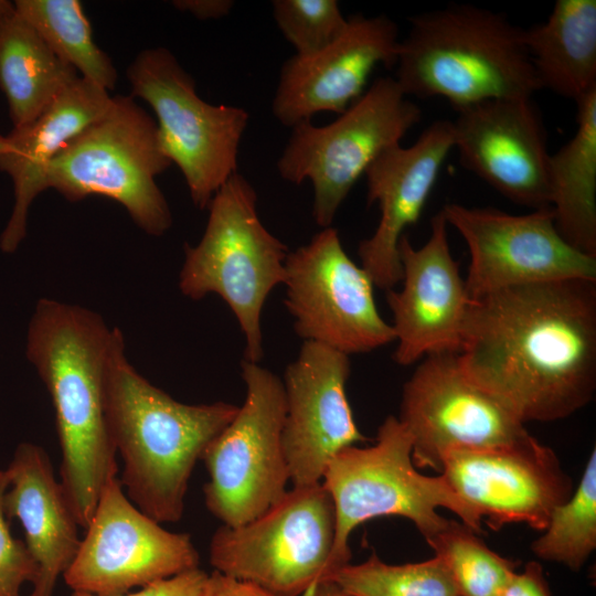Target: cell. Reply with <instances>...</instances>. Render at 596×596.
I'll use <instances>...</instances> for the list:
<instances>
[{"mask_svg": "<svg viewBox=\"0 0 596 596\" xmlns=\"http://www.w3.org/2000/svg\"><path fill=\"white\" fill-rule=\"evenodd\" d=\"M6 471L9 478L6 515L21 523L24 543L38 565L29 596H53L58 577L78 551L81 526L43 447L20 443Z\"/></svg>", "mask_w": 596, "mask_h": 596, "instance_id": "7402d4cb", "label": "cell"}, {"mask_svg": "<svg viewBox=\"0 0 596 596\" xmlns=\"http://www.w3.org/2000/svg\"><path fill=\"white\" fill-rule=\"evenodd\" d=\"M451 149V121L436 120L414 143L386 149L366 169V202L376 203L381 215L374 233L360 242L358 255L377 288L387 291L401 283L398 242L421 217Z\"/></svg>", "mask_w": 596, "mask_h": 596, "instance_id": "44dd1931", "label": "cell"}, {"mask_svg": "<svg viewBox=\"0 0 596 596\" xmlns=\"http://www.w3.org/2000/svg\"><path fill=\"white\" fill-rule=\"evenodd\" d=\"M576 105L575 135L550 155V207L564 240L596 256V89Z\"/></svg>", "mask_w": 596, "mask_h": 596, "instance_id": "d4e9b609", "label": "cell"}, {"mask_svg": "<svg viewBox=\"0 0 596 596\" xmlns=\"http://www.w3.org/2000/svg\"><path fill=\"white\" fill-rule=\"evenodd\" d=\"M350 372L349 355L311 341H304L285 370L281 438L295 487L321 482L338 451L366 440L347 398Z\"/></svg>", "mask_w": 596, "mask_h": 596, "instance_id": "d6986e66", "label": "cell"}, {"mask_svg": "<svg viewBox=\"0 0 596 596\" xmlns=\"http://www.w3.org/2000/svg\"><path fill=\"white\" fill-rule=\"evenodd\" d=\"M274 20L297 55H311L336 41L347 29L336 0H274Z\"/></svg>", "mask_w": 596, "mask_h": 596, "instance_id": "4dcf8cb0", "label": "cell"}, {"mask_svg": "<svg viewBox=\"0 0 596 596\" xmlns=\"http://www.w3.org/2000/svg\"><path fill=\"white\" fill-rule=\"evenodd\" d=\"M8 487V473L0 469V596H21L22 586L35 582L38 565L24 541L10 532L4 510Z\"/></svg>", "mask_w": 596, "mask_h": 596, "instance_id": "1f68e13d", "label": "cell"}, {"mask_svg": "<svg viewBox=\"0 0 596 596\" xmlns=\"http://www.w3.org/2000/svg\"><path fill=\"white\" fill-rule=\"evenodd\" d=\"M334 536V505L322 483L292 486L255 519L216 529L209 560L273 596H300L328 581Z\"/></svg>", "mask_w": 596, "mask_h": 596, "instance_id": "9c48e42d", "label": "cell"}, {"mask_svg": "<svg viewBox=\"0 0 596 596\" xmlns=\"http://www.w3.org/2000/svg\"><path fill=\"white\" fill-rule=\"evenodd\" d=\"M400 422L412 437L416 468L441 472L447 454L517 446L533 436L524 423L462 372L458 353L425 356L403 386Z\"/></svg>", "mask_w": 596, "mask_h": 596, "instance_id": "4fadbf2b", "label": "cell"}, {"mask_svg": "<svg viewBox=\"0 0 596 596\" xmlns=\"http://www.w3.org/2000/svg\"><path fill=\"white\" fill-rule=\"evenodd\" d=\"M302 596H344L337 584L332 581L318 583Z\"/></svg>", "mask_w": 596, "mask_h": 596, "instance_id": "8d00e7d4", "label": "cell"}, {"mask_svg": "<svg viewBox=\"0 0 596 596\" xmlns=\"http://www.w3.org/2000/svg\"><path fill=\"white\" fill-rule=\"evenodd\" d=\"M232 0H174L172 6L188 12L199 20L220 19L227 15L234 7Z\"/></svg>", "mask_w": 596, "mask_h": 596, "instance_id": "d590c367", "label": "cell"}, {"mask_svg": "<svg viewBox=\"0 0 596 596\" xmlns=\"http://www.w3.org/2000/svg\"><path fill=\"white\" fill-rule=\"evenodd\" d=\"M328 581L334 582L344 596H460L436 556L393 565L372 554L363 563L342 566Z\"/></svg>", "mask_w": 596, "mask_h": 596, "instance_id": "f546056e", "label": "cell"}, {"mask_svg": "<svg viewBox=\"0 0 596 596\" xmlns=\"http://www.w3.org/2000/svg\"><path fill=\"white\" fill-rule=\"evenodd\" d=\"M421 118V107L394 77L376 78L334 121L316 126L304 120L291 127L277 171L294 184L310 180L312 217L322 228L332 226L359 178L383 151L400 145Z\"/></svg>", "mask_w": 596, "mask_h": 596, "instance_id": "ba28073f", "label": "cell"}, {"mask_svg": "<svg viewBox=\"0 0 596 596\" xmlns=\"http://www.w3.org/2000/svg\"><path fill=\"white\" fill-rule=\"evenodd\" d=\"M245 398L232 422L210 443L202 460L207 510L226 526L244 524L275 504L290 481L283 447V380L242 360Z\"/></svg>", "mask_w": 596, "mask_h": 596, "instance_id": "8fae6325", "label": "cell"}, {"mask_svg": "<svg viewBox=\"0 0 596 596\" xmlns=\"http://www.w3.org/2000/svg\"><path fill=\"white\" fill-rule=\"evenodd\" d=\"M540 89L575 103L596 89V1L557 0L543 23L523 29Z\"/></svg>", "mask_w": 596, "mask_h": 596, "instance_id": "cb8c5ba5", "label": "cell"}, {"mask_svg": "<svg viewBox=\"0 0 596 596\" xmlns=\"http://www.w3.org/2000/svg\"><path fill=\"white\" fill-rule=\"evenodd\" d=\"M127 78L131 96L152 108L162 148L183 174L192 202L207 209L237 172L247 110L203 100L193 77L166 47L141 51L128 66Z\"/></svg>", "mask_w": 596, "mask_h": 596, "instance_id": "30bf717a", "label": "cell"}, {"mask_svg": "<svg viewBox=\"0 0 596 596\" xmlns=\"http://www.w3.org/2000/svg\"><path fill=\"white\" fill-rule=\"evenodd\" d=\"M400 41L396 23L386 15L348 18L347 29L331 44L285 61L273 115L291 128L318 113L342 114L364 93L376 66H395Z\"/></svg>", "mask_w": 596, "mask_h": 596, "instance_id": "ffe728a7", "label": "cell"}, {"mask_svg": "<svg viewBox=\"0 0 596 596\" xmlns=\"http://www.w3.org/2000/svg\"><path fill=\"white\" fill-rule=\"evenodd\" d=\"M207 209L200 242L184 246L179 289L193 300L219 295L244 336V360L259 363L262 311L274 288L285 283L288 248L262 223L256 191L238 172L219 189Z\"/></svg>", "mask_w": 596, "mask_h": 596, "instance_id": "5b68a950", "label": "cell"}, {"mask_svg": "<svg viewBox=\"0 0 596 596\" xmlns=\"http://www.w3.org/2000/svg\"><path fill=\"white\" fill-rule=\"evenodd\" d=\"M209 574L199 568L149 584L134 593L113 596H202ZM71 596H102L73 590Z\"/></svg>", "mask_w": 596, "mask_h": 596, "instance_id": "d6a6232c", "label": "cell"}, {"mask_svg": "<svg viewBox=\"0 0 596 596\" xmlns=\"http://www.w3.org/2000/svg\"><path fill=\"white\" fill-rule=\"evenodd\" d=\"M440 475L492 530L525 523L542 532L552 511L574 491L555 453L535 438L517 446L450 451Z\"/></svg>", "mask_w": 596, "mask_h": 596, "instance_id": "2e32d148", "label": "cell"}, {"mask_svg": "<svg viewBox=\"0 0 596 596\" xmlns=\"http://www.w3.org/2000/svg\"><path fill=\"white\" fill-rule=\"evenodd\" d=\"M202 596H273L260 587L226 576L217 571L209 574Z\"/></svg>", "mask_w": 596, "mask_h": 596, "instance_id": "e575fe53", "label": "cell"}, {"mask_svg": "<svg viewBox=\"0 0 596 596\" xmlns=\"http://www.w3.org/2000/svg\"><path fill=\"white\" fill-rule=\"evenodd\" d=\"M440 211L469 249L465 285L470 299L512 286L596 280V256L564 240L551 207L515 215L447 203Z\"/></svg>", "mask_w": 596, "mask_h": 596, "instance_id": "9a60e30c", "label": "cell"}, {"mask_svg": "<svg viewBox=\"0 0 596 596\" xmlns=\"http://www.w3.org/2000/svg\"><path fill=\"white\" fill-rule=\"evenodd\" d=\"M453 578L460 596H497L517 564L490 550L472 529L448 520L425 539Z\"/></svg>", "mask_w": 596, "mask_h": 596, "instance_id": "f1b7e54d", "label": "cell"}, {"mask_svg": "<svg viewBox=\"0 0 596 596\" xmlns=\"http://www.w3.org/2000/svg\"><path fill=\"white\" fill-rule=\"evenodd\" d=\"M447 226L439 211L424 245L414 247L405 234L398 242L403 286L387 290L386 301L397 341L393 360L400 365L460 351L470 298L450 252Z\"/></svg>", "mask_w": 596, "mask_h": 596, "instance_id": "e0dca14e", "label": "cell"}, {"mask_svg": "<svg viewBox=\"0 0 596 596\" xmlns=\"http://www.w3.org/2000/svg\"><path fill=\"white\" fill-rule=\"evenodd\" d=\"M321 483L331 496L336 513L329 578L350 563L352 531L377 517L406 518L427 539L447 523L448 519L437 512L446 508L481 533L482 522L441 475L424 476L417 470L412 460V437L393 415L382 422L373 445H353L338 451L328 462Z\"/></svg>", "mask_w": 596, "mask_h": 596, "instance_id": "52a82bcc", "label": "cell"}, {"mask_svg": "<svg viewBox=\"0 0 596 596\" xmlns=\"http://www.w3.org/2000/svg\"><path fill=\"white\" fill-rule=\"evenodd\" d=\"M284 304L304 341L347 355L371 352L395 341L380 315L369 274L344 251L329 226L286 258Z\"/></svg>", "mask_w": 596, "mask_h": 596, "instance_id": "7c38bea8", "label": "cell"}, {"mask_svg": "<svg viewBox=\"0 0 596 596\" xmlns=\"http://www.w3.org/2000/svg\"><path fill=\"white\" fill-rule=\"evenodd\" d=\"M596 549V450L571 497L551 513L531 550L541 560L579 571Z\"/></svg>", "mask_w": 596, "mask_h": 596, "instance_id": "83f0119b", "label": "cell"}, {"mask_svg": "<svg viewBox=\"0 0 596 596\" xmlns=\"http://www.w3.org/2000/svg\"><path fill=\"white\" fill-rule=\"evenodd\" d=\"M85 530L62 576L76 592L121 595L200 567L191 535L168 531L140 511L118 476L103 487Z\"/></svg>", "mask_w": 596, "mask_h": 596, "instance_id": "5bb4252c", "label": "cell"}, {"mask_svg": "<svg viewBox=\"0 0 596 596\" xmlns=\"http://www.w3.org/2000/svg\"><path fill=\"white\" fill-rule=\"evenodd\" d=\"M77 77L15 9L0 18V88L13 128L33 121Z\"/></svg>", "mask_w": 596, "mask_h": 596, "instance_id": "484cf974", "label": "cell"}, {"mask_svg": "<svg viewBox=\"0 0 596 596\" xmlns=\"http://www.w3.org/2000/svg\"><path fill=\"white\" fill-rule=\"evenodd\" d=\"M124 337L111 353L108 419L119 479L128 499L159 523L181 520L190 478L210 443L232 422L238 405L181 403L129 363Z\"/></svg>", "mask_w": 596, "mask_h": 596, "instance_id": "3957f363", "label": "cell"}, {"mask_svg": "<svg viewBox=\"0 0 596 596\" xmlns=\"http://www.w3.org/2000/svg\"><path fill=\"white\" fill-rule=\"evenodd\" d=\"M123 337L93 310L49 298L36 302L28 326L26 359L53 403L61 483L83 529L103 487L118 475L107 384L111 353Z\"/></svg>", "mask_w": 596, "mask_h": 596, "instance_id": "7a4b0ae2", "label": "cell"}, {"mask_svg": "<svg viewBox=\"0 0 596 596\" xmlns=\"http://www.w3.org/2000/svg\"><path fill=\"white\" fill-rule=\"evenodd\" d=\"M497 596H551V592L542 566L532 561L521 573L515 572Z\"/></svg>", "mask_w": 596, "mask_h": 596, "instance_id": "836d02e7", "label": "cell"}, {"mask_svg": "<svg viewBox=\"0 0 596 596\" xmlns=\"http://www.w3.org/2000/svg\"><path fill=\"white\" fill-rule=\"evenodd\" d=\"M395 66L406 96L443 97L455 110L488 99L530 98L540 89L523 29L472 4L411 17Z\"/></svg>", "mask_w": 596, "mask_h": 596, "instance_id": "277c9868", "label": "cell"}, {"mask_svg": "<svg viewBox=\"0 0 596 596\" xmlns=\"http://www.w3.org/2000/svg\"><path fill=\"white\" fill-rule=\"evenodd\" d=\"M3 142H4V136H2V135L0 134V152H1L2 147H3Z\"/></svg>", "mask_w": 596, "mask_h": 596, "instance_id": "f35d334b", "label": "cell"}, {"mask_svg": "<svg viewBox=\"0 0 596 596\" xmlns=\"http://www.w3.org/2000/svg\"><path fill=\"white\" fill-rule=\"evenodd\" d=\"M111 100L107 89L79 76L33 121L4 136L0 170L12 181L14 203L0 235L3 253H14L26 235L29 210L39 195L38 182L45 166L105 114Z\"/></svg>", "mask_w": 596, "mask_h": 596, "instance_id": "603a6c76", "label": "cell"}, {"mask_svg": "<svg viewBox=\"0 0 596 596\" xmlns=\"http://www.w3.org/2000/svg\"><path fill=\"white\" fill-rule=\"evenodd\" d=\"M458 362L522 423L571 416L596 391V280L512 286L470 299Z\"/></svg>", "mask_w": 596, "mask_h": 596, "instance_id": "6da1fadb", "label": "cell"}, {"mask_svg": "<svg viewBox=\"0 0 596 596\" xmlns=\"http://www.w3.org/2000/svg\"><path fill=\"white\" fill-rule=\"evenodd\" d=\"M171 164L156 120L132 96L117 95L45 166L38 193L53 189L71 202L106 196L121 204L145 233L161 236L172 214L156 178Z\"/></svg>", "mask_w": 596, "mask_h": 596, "instance_id": "8992f818", "label": "cell"}, {"mask_svg": "<svg viewBox=\"0 0 596 596\" xmlns=\"http://www.w3.org/2000/svg\"><path fill=\"white\" fill-rule=\"evenodd\" d=\"M14 11V3L8 0H0V18Z\"/></svg>", "mask_w": 596, "mask_h": 596, "instance_id": "74e56055", "label": "cell"}, {"mask_svg": "<svg viewBox=\"0 0 596 596\" xmlns=\"http://www.w3.org/2000/svg\"><path fill=\"white\" fill-rule=\"evenodd\" d=\"M456 111L454 149L461 166L511 202L550 207L546 132L532 97L488 99Z\"/></svg>", "mask_w": 596, "mask_h": 596, "instance_id": "ac0fdd59", "label": "cell"}, {"mask_svg": "<svg viewBox=\"0 0 596 596\" xmlns=\"http://www.w3.org/2000/svg\"><path fill=\"white\" fill-rule=\"evenodd\" d=\"M15 11L45 44L77 74L108 92L115 88L117 71L110 57L95 43L78 0H17Z\"/></svg>", "mask_w": 596, "mask_h": 596, "instance_id": "4316f807", "label": "cell"}]
</instances>
